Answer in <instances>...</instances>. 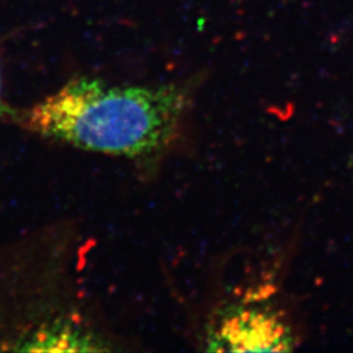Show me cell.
Wrapping results in <instances>:
<instances>
[{
	"mask_svg": "<svg viewBox=\"0 0 353 353\" xmlns=\"http://www.w3.org/2000/svg\"><path fill=\"white\" fill-rule=\"evenodd\" d=\"M186 89L115 85L80 77L20 114L23 126L84 151L145 157L176 138L189 106Z\"/></svg>",
	"mask_w": 353,
	"mask_h": 353,
	"instance_id": "6da1fadb",
	"label": "cell"
},
{
	"mask_svg": "<svg viewBox=\"0 0 353 353\" xmlns=\"http://www.w3.org/2000/svg\"><path fill=\"white\" fill-rule=\"evenodd\" d=\"M210 351H287L293 338L288 323L267 307H233L220 318Z\"/></svg>",
	"mask_w": 353,
	"mask_h": 353,
	"instance_id": "7a4b0ae2",
	"label": "cell"
},
{
	"mask_svg": "<svg viewBox=\"0 0 353 353\" xmlns=\"http://www.w3.org/2000/svg\"><path fill=\"white\" fill-rule=\"evenodd\" d=\"M17 114L13 113L12 109L6 103L3 99V85H1V72H0V121L7 119V118H13Z\"/></svg>",
	"mask_w": 353,
	"mask_h": 353,
	"instance_id": "3957f363",
	"label": "cell"
}]
</instances>
